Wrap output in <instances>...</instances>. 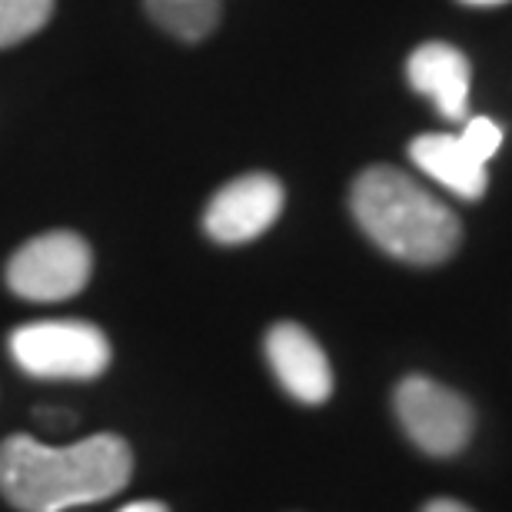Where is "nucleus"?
Returning a JSON list of instances; mask_svg holds the SVG:
<instances>
[{"label":"nucleus","mask_w":512,"mask_h":512,"mask_svg":"<svg viewBox=\"0 0 512 512\" xmlns=\"http://www.w3.org/2000/svg\"><path fill=\"white\" fill-rule=\"evenodd\" d=\"M133 476L127 439L100 433L70 446L34 436L0 443V493L20 512H64L117 496Z\"/></svg>","instance_id":"nucleus-1"},{"label":"nucleus","mask_w":512,"mask_h":512,"mask_svg":"<svg viewBox=\"0 0 512 512\" xmlns=\"http://www.w3.org/2000/svg\"><path fill=\"white\" fill-rule=\"evenodd\" d=\"M286 203L283 183L270 173H247L223 187L203 213V230L223 247L250 243L280 220Z\"/></svg>","instance_id":"nucleus-6"},{"label":"nucleus","mask_w":512,"mask_h":512,"mask_svg":"<svg viewBox=\"0 0 512 512\" xmlns=\"http://www.w3.org/2000/svg\"><path fill=\"white\" fill-rule=\"evenodd\" d=\"M396 419L426 456H456L476 429L473 406L429 376H406L393 393Z\"/></svg>","instance_id":"nucleus-5"},{"label":"nucleus","mask_w":512,"mask_h":512,"mask_svg":"<svg viewBox=\"0 0 512 512\" xmlns=\"http://www.w3.org/2000/svg\"><path fill=\"white\" fill-rule=\"evenodd\" d=\"M94 270V253L87 240L70 230L40 233L27 240L7 263L10 293L30 303H60L77 296Z\"/></svg>","instance_id":"nucleus-4"},{"label":"nucleus","mask_w":512,"mask_h":512,"mask_svg":"<svg viewBox=\"0 0 512 512\" xmlns=\"http://www.w3.org/2000/svg\"><path fill=\"white\" fill-rule=\"evenodd\" d=\"M266 363L286 393L296 403L320 406L333 393V370L326 360L323 346L313 340L310 330H303L300 323H276L266 333Z\"/></svg>","instance_id":"nucleus-7"},{"label":"nucleus","mask_w":512,"mask_h":512,"mask_svg":"<svg viewBox=\"0 0 512 512\" xmlns=\"http://www.w3.org/2000/svg\"><path fill=\"white\" fill-rule=\"evenodd\" d=\"M409 157L426 177L463 200H479L489 187L486 160H479L459 133H423L409 143Z\"/></svg>","instance_id":"nucleus-9"},{"label":"nucleus","mask_w":512,"mask_h":512,"mask_svg":"<svg viewBox=\"0 0 512 512\" xmlns=\"http://www.w3.org/2000/svg\"><path fill=\"white\" fill-rule=\"evenodd\" d=\"M37 423H44L50 429H67L74 423V413H67V409H37Z\"/></svg>","instance_id":"nucleus-13"},{"label":"nucleus","mask_w":512,"mask_h":512,"mask_svg":"<svg viewBox=\"0 0 512 512\" xmlns=\"http://www.w3.org/2000/svg\"><path fill=\"white\" fill-rule=\"evenodd\" d=\"M350 210L383 253L413 266H436L459 250L456 213L396 167H370L353 180Z\"/></svg>","instance_id":"nucleus-2"},{"label":"nucleus","mask_w":512,"mask_h":512,"mask_svg":"<svg viewBox=\"0 0 512 512\" xmlns=\"http://www.w3.org/2000/svg\"><path fill=\"white\" fill-rule=\"evenodd\" d=\"M147 14L157 27L177 40H203L220 24L223 0H143Z\"/></svg>","instance_id":"nucleus-10"},{"label":"nucleus","mask_w":512,"mask_h":512,"mask_svg":"<svg viewBox=\"0 0 512 512\" xmlns=\"http://www.w3.org/2000/svg\"><path fill=\"white\" fill-rule=\"evenodd\" d=\"M463 4H473V7H496V4H506V0H463Z\"/></svg>","instance_id":"nucleus-16"},{"label":"nucleus","mask_w":512,"mask_h":512,"mask_svg":"<svg viewBox=\"0 0 512 512\" xmlns=\"http://www.w3.org/2000/svg\"><path fill=\"white\" fill-rule=\"evenodd\" d=\"M459 137L469 143V150H473L479 160H489L499 150V143H503V130L489 117H469Z\"/></svg>","instance_id":"nucleus-12"},{"label":"nucleus","mask_w":512,"mask_h":512,"mask_svg":"<svg viewBox=\"0 0 512 512\" xmlns=\"http://www.w3.org/2000/svg\"><path fill=\"white\" fill-rule=\"evenodd\" d=\"M120 512H170V509L163 506V503H153V499H140V503H130Z\"/></svg>","instance_id":"nucleus-15"},{"label":"nucleus","mask_w":512,"mask_h":512,"mask_svg":"<svg viewBox=\"0 0 512 512\" xmlns=\"http://www.w3.org/2000/svg\"><path fill=\"white\" fill-rule=\"evenodd\" d=\"M10 360L34 380H97L110 366V340L87 320H40L17 326Z\"/></svg>","instance_id":"nucleus-3"},{"label":"nucleus","mask_w":512,"mask_h":512,"mask_svg":"<svg viewBox=\"0 0 512 512\" xmlns=\"http://www.w3.org/2000/svg\"><path fill=\"white\" fill-rule=\"evenodd\" d=\"M406 77L416 94L429 97L446 120H469V67L466 54L453 44L433 40V44L416 47L406 60Z\"/></svg>","instance_id":"nucleus-8"},{"label":"nucleus","mask_w":512,"mask_h":512,"mask_svg":"<svg viewBox=\"0 0 512 512\" xmlns=\"http://www.w3.org/2000/svg\"><path fill=\"white\" fill-rule=\"evenodd\" d=\"M423 512H473V509L456 503V499H433V503L423 506Z\"/></svg>","instance_id":"nucleus-14"},{"label":"nucleus","mask_w":512,"mask_h":512,"mask_svg":"<svg viewBox=\"0 0 512 512\" xmlns=\"http://www.w3.org/2000/svg\"><path fill=\"white\" fill-rule=\"evenodd\" d=\"M54 14V0H0V50L34 37Z\"/></svg>","instance_id":"nucleus-11"}]
</instances>
